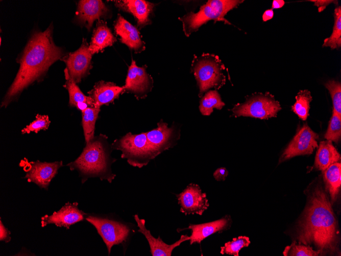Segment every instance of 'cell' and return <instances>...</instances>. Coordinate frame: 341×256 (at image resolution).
Segmentation results:
<instances>
[{
  "mask_svg": "<svg viewBox=\"0 0 341 256\" xmlns=\"http://www.w3.org/2000/svg\"><path fill=\"white\" fill-rule=\"evenodd\" d=\"M225 105L220 95L216 90H209L202 97L199 106L201 113L204 115H209L213 108L221 109Z\"/></svg>",
  "mask_w": 341,
  "mask_h": 256,
  "instance_id": "obj_27",
  "label": "cell"
},
{
  "mask_svg": "<svg viewBox=\"0 0 341 256\" xmlns=\"http://www.w3.org/2000/svg\"><path fill=\"white\" fill-rule=\"evenodd\" d=\"M53 27L33 34L20 59V67L12 84L3 99L2 107H7L23 89L40 78L50 66L63 55L61 48L53 40Z\"/></svg>",
  "mask_w": 341,
  "mask_h": 256,
  "instance_id": "obj_2",
  "label": "cell"
},
{
  "mask_svg": "<svg viewBox=\"0 0 341 256\" xmlns=\"http://www.w3.org/2000/svg\"><path fill=\"white\" fill-rule=\"evenodd\" d=\"M340 160V155L330 141L321 142L317 150L314 167L323 171L332 164Z\"/></svg>",
  "mask_w": 341,
  "mask_h": 256,
  "instance_id": "obj_23",
  "label": "cell"
},
{
  "mask_svg": "<svg viewBox=\"0 0 341 256\" xmlns=\"http://www.w3.org/2000/svg\"><path fill=\"white\" fill-rule=\"evenodd\" d=\"M338 236L337 223L331 203L322 187L316 185L299 223V243L313 244L323 255L337 249Z\"/></svg>",
  "mask_w": 341,
  "mask_h": 256,
  "instance_id": "obj_1",
  "label": "cell"
},
{
  "mask_svg": "<svg viewBox=\"0 0 341 256\" xmlns=\"http://www.w3.org/2000/svg\"><path fill=\"white\" fill-rule=\"evenodd\" d=\"M106 22L99 20L93 30L89 50L92 55L99 53L109 46H112L116 41Z\"/></svg>",
  "mask_w": 341,
  "mask_h": 256,
  "instance_id": "obj_22",
  "label": "cell"
},
{
  "mask_svg": "<svg viewBox=\"0 0 341 256\" xmlns=\"http://www.w3.org/2000/svg\"><path fill=\"white\" fill-rule=\"evenodd\" d=\"M65 73L66 81L64 87L69 94V105L75 107L81 111L89 107H93L91 99L86 96L81 90L75 81Z\"/></svg>",
  "mask_w": 341,
  "mask_h": 256,
  "instance_id": "obj_25",
  "label": "cell"
},
{
  "mask_svg": "<svg viewBox=\"0 0 341 256\" xmlns=\"http://www.w3.org/2000/svg\"><path fill=\"white\" fill-rule=\"evenodd\" d=\"M114 26L115 32L119 36L121 43L125 44L135 53H140L145 50V43L141 39L138 30L120 14H118Z\"/></svg>",
  "mask_w": 341,
  "mask_h": 256,
  "instance_id": "obj_18",
  "label": "cell"
},
{
  "mask_svg": "<svg viewBox=\"0 0 341 256\" xmlns=\"http://www.w3.org/2000/svg\"><path fill=\"white\" fill-rule=\"evenodd\" d=\"M23 169L26 172L25 178L32 182L41 188L47 190L48 185L58 173V169L63 166L62 161L52 162L23 161Z\"/></svg>",
  "mask_w": 341,
  "mask_h": 256,
  "instance_id": "obj_13",
  "label": "cell"
},
{
  "mask_svg": "<svg viewBox=\"0 0 341 256\" xmlns=\"http://www.w3.org/2000/svg\"><path fill=\"white\" fill-rule=\"evenodd\" d=\"M108 12V9L102 1H80L76 12V19L81 25L85 26L89 31L94 20L104 16Z\"/></svg>",
  "mask_w": 341,
  "mask_h": 256,
  "instance_id": "obj_19",
  "label": "cell"
},
{
  "mask_svg": "<svg viewBox=\"0 0 341 256\" xmlns=\"http://www.w3.org/2000/svg\"><path fill=\"white\" fill-rule=\"evenodd\" d=\"M180 212L187 215H202L209 206L207 195L195 183L189 184L180 193L176 194Z\"/></svg>",
  "mask_w": 341,
  "mask_h": 256,
  "instance_id": "obj_10",
  "label": "cell"
},
{
  "mask_svg": "<svg viewBox=\"0 0 341 256\" xmlns=\"http://www.w3.org/2000/svg\"><path fill=\"white\" fill-rule=\"evenodd\" d=\"M86 214L79 209L78 202H67L58 211L54 212L51 215H45L42 217L41 227L54 224L58 227L68 229L71 225L85 219Z\"/></svg>",
  "mask_w": 341,
  "mask_h": 256,
  "instance_id": "obj_15",
  "label": "cell"
},
{
  "mask_svg": "<svg viewBox=\"0 0 341 256\" xmlns=\"http://www.w3.org/2000/svg\"><path fill=\"white\" fill-rule=\"evenodd\" d=\"M323 172L326 190L330 195L332 203L337 199L341 185V164L335 162Z\"/></svg>",
  "mask_w": 341,
  "mask_h": 256,
  "instance_id": "obj_24",
  "label": "cell"
},
{
  "mask_svg": "<svg viewBox=\"0 0 341 256\" xmlns=\"http://www.w3.org/2000/svg\"><path fill=\"white\" fill-rule=\"evenodd\" d=\"M100 108L89 107L82 111V125L83 129L85 143L94 136L95 124Z\"/></svg>",
  "mask_w": 341,
  "mask_h": 256,
  "instance_id": "obj_26",
  "label": "cell"
},
{
  "mask_svg": "<svg viewBox=\"0 0 341 256\" xmlns=\"http://www.w3.org/2000/svg\"><path fill=\"white\" fill-rule=\"evenodd\" d=\"M146 135L155 157L173 148L180 138L179 129L175 126L168 127L167 124L162 120L158 123L156 128L147 132Z\"/></svg>",
  "mask_w": 341,
  "mask_h": 256,
  "instance_id": "obj_12",
  "label": "cell"
},
{
  "mask_svg": "<svg viewBox=\"0 0 341 256\" xmlns=\"http://www.w3.org/2000/svg\"><path fill=\"white\" fill-rule=\"evenodd\" d=\"M319 135L305 124L298 130L296 135L284 150L279 164L296 156L309 155L318 147Z\"/></svg>",
  "mask_w": 341,
  "mask_h": 256,
  "instance_id": "obj_9",
  "label": "cell"
},
{
  "mask_svg": "<svg viewBox=\"0 0 341 256\" xmlns=\"http://www.w3.org/2000/svg\"><path fill=\"white\" fill-rule=\"evenodd\" d=\"M112 149L121 152V157L131 166L141 168L155 158L149 143L146 132L133 134L128 132L111 144Z\"/></svg>",
  "mask_w": 341,
  "mask_h": 256,
  "instance_id": "obj_6",
  "label": "cell"
},
{
  "mask_svg": "<svg viewBox=\"0 0 341 256\" xmlns=\"http://www.w3.org/2000/svg\"><path fill=\"white\" fill-rule=\"evenodd\" d=\"M225 69L224 64L217 55L209 53L194 55L191 69L197 81L200 97L210 88L218 89L225 84Z\"/></svg>",
  "mask_w": 341,
  "mask_h": 256,
  "instance_id": "obj_5",
  "label": "cell"
},
{
  "mask_svg": "<svg viewBox=\"0 0 341 256\" xmlns=\"http://www.w3.org/2000/svg\"><path fill=\"white\" fill-rule=\"evenodd\" d=\"M281 109L279 102L270 93H255L243 103H238L232 109L235 117H250L267 119L276 117Z\"/></svg>",
  "mask_w": 341,
  "mask_h": 256,
  "instance_id": "obj_7",
  "label": "cell"
},
{
  "mask_svg": "<svg viewBox=\"0 0 341 256\" xmlns=\"http://www.w3.org/2000/svg\"><path fill=\"white\" fill-rule=\"evenodd\" d=\"M228 175V171L225 168H217L213 173L214 179L218 181H224Z\"/></svg>",
  "mask_w": 341,
  "mask_h": 256,
  "instance_id": "obj_36",
  "label": "cell"
},
{
  "mask_svg": "<svg viewBox=\"0 0 341 256\" xmlns=\"http://www.w3.org/2000/svg\"><path fill=\"white\" fill-rule=\"evenodd\" d=\"M85 220L95 227L107 246L109 255L113 245L126 242L131 235V229L128 225L113 219L86 214Z\"/></svg>",
  "mask_w": 341,
  "mask_h": 256,
  "instance_id": "obj_8",
  "label": "cell"
},
{
  "mask_svg": "<svg viewBox=\"0 0 341 256\" xmlns=\"http://www.w3.org/2000/svg\"><path fill=\"white\" fill-rule=\"evenodd\" d=\"M92 54L89 50V45L85 39L79 49L70 53L64 59L67 66L64 72L72 78L76 83L81 82L87 76L91 68Z\"/></svg>",
  "mask_w": 341,
  "mask_h": 256,
  "instance_id": "obj_14",
  "label": "cell"
},
{
  "mask_svg": "<svg viewBox=\"0 0 341 256\" xmlns=\"http://www.w3.org/2000/svg\"><path fill=\"white\" fill-rule=\"evenodd\" d=\"M334 24L331 36L325 39L323 46L330 47L331 49H338L341 46V7L338 6L334 10Z\"/></svg>",
  "mask_w": 341,
  "mask_h": 256,
  "instance_id": "obj_29",
  "label": "cell"
},
{
  "mask_svg": "<svg viewBox=\"0 0 341 256\" xmlns=\"http://www.w3.org/2000/svg\"><path fill=\"white\" fill-rule=\"evenodd\" d=\"M134 217L139 227L138 231L143 234L147 239L153 256H171L176 247L190 239V236L182 235L179 240L172 244H167L162 241L160 236L158 238L153 236L150 231L146 228L144 219H140L138 215H134Z\"/></svg>",
  "mask_w": 341,
  "mask_h": 256,
  "instance_id": "obj_17",
  "label": "cell"
},
{
  "mask_svg": "<svg viewBox=\"0 0 341 256\" xmlns=\"http://www.w3.org/2000/svg\"><path fill=\"white\" fill-rule=\"evenodd\" d=\"M285 4L283 0H274L272 3V9L282 8Z\"/></svg>",
  "mask_w": 341,
  "mask_h": 256,
  "instance_id": "obj_39",
  "label": "cell"
},
{
  "mask_svg": "<svg viewBox=\"0 0 341 256\" xmlns=\"http://www.w3.org/2000/svg\"><path fill=\"white\" fill-rule=\"evenodd\" d=\"M114 2L116 7L134 16L139 29L151 24L150 16L155 6L154 4L144 0H122Z\"/></svg>",
  "mask_w": 341,
  "mask_h": 256,
  "instance_id": "obj_21",
  "label": "cell"
},
{
  "mask_svg": "<svg viewBox=\"0 0 341 256\" xmlns=\"http://www.w3.org/2000/svg\"><path fill=\"white\" fill-rule=\"evenodd\" d=\"M341 137V116L334 110L330 119L328 127L325 134L327 141L338 143Z\"/></svg>",
  "mask_w": 341,
  "mask_h": 256,
  "instance_id": "obj_31",
  "label": "cell"
},
{
  "mask_svg": "<svg viewBox=\"0 0 341 256\" xmlns=\"http://www.w3.org/2000/svg\"><path fill=\"white\" fill-rule=\"evenodd\" d=\"M284 256H317L320 252L314 250L309 245L297 244L295 242L286 247L283 252Z\"/></svg>",
  "mask_w": 341,
  "mask_h": 256,
  "instance_id": "obj_32",
  "label": "cell"
},
{
  "mask_svg": "<svg viewBox=\"0 0 341 256\" xmlns=\"http://www.w3.org/2000/svg\"><path fill=\"white\" fill-rule=\"evenodd\" d=\"M124 86H119L115 83L104 81L96 83L93 88L88 92L94 107L100 108L103 105L113 103L120 94L124 92Z\"/></svg>",
  "mask_w": 341,
  "mask_h": 256,
  "instance_id": "obj_20",
  "label": "cell"
},
{
  "mask_svg": "<svg viewBox=\"0 0 341 256\" xmlns=\"http://www.w3.org/2000/svg\"><path fill=\"white\" fill-rule=\"evenodd\" d=\"M147 66H137L132 59L124 85V92L133 94L137 99H144L153 87V79L146 70Z\"/></svg>",
  "mask_w": 341,
  "mask_h": 256,
  "instance_id": "obj_11",
  "label": "cell"
},
{
  "mask_svg": "<svg viewBox=\"0 0 341 256\" xmlns=\"http://www.w3.org/2000/svg\"><path fill=\"white\" fill-rule=\"evenodd\" d=\"M106 135L100 134L86 143L80 155L67 165L71 171L77 170L84 183L89 178L98 177L111 183L116 175L112 173L111 165L116 159L112 158V150Z\"/></svg>",
  "mask_w": 341,
  "mask_h": 256,
  "instance_id": "obj_3",
  "label": "cell"
},
{
  "mask_svg": "<svg viewBox=\"0 0 341 256\" xmlns=\"http://www.w3.org/2000/svg\"><path fill=\"white\" fill-rule=\"evenodd\" d=\"M274 16V11L273 9H267L264 11L262 15V20L263 21H266L272 19Z\"/></svg>",
  "mask_w": 341,
  "mask_h": 256,
  "instance_id": "obj_38",
  "label": "cell"
},
{
  "mask_svg": "<svg viewBox=\"0 0 341 256\" xmlns=\"http://www.w3.org/2000/svg\"><path fill=\"white\" fill-rule=\"evenodd\" d=\"M50 121L48 115L37 114L36 119L21 130L22 134L30 133L32 132L38 133L39 131L48 129Z\"/></svg>",
  "mask_w": 341,
  "mask_h": 256,
  "instance_id": "obj_34",
  "label": "cell"
},
{
  "mask_svg": "<svg viewBox=\"0 0 341 256\" xmlns=\"http://www.w3.org/2000/svg\"><path fill=\"white\" fill-rule=\"evenodd\" d=\"M314 3V5L319 7V11H323L327 6L332 3H334L335 1H328V0H318V1H310Z\"/></svg>",
  "mask_w": 341,
  "mask_h": 256,
  "instance_id": "obj_37",
  "label": "cell"
},
{
  "mask_svg": "<svg viewBox=\"0 0 341 256\" xmlns=\"http://www.w3.org/2000/svg\"><path fill=\"white\" fill-rule=\"evenodd\" d=\"M243 2L238 0H209L200 7L198 12H190L178 19L182 23L185 35L188 37L210 20L222 21L225 24L231 25L224 18L225 15Z\"/></svg>",
  "mask_w": 341,
  "mask_h": 256,
  "instance_id": "obj_4",
  "label": "cell"
},
{
  "mask_svg": "<svg viewBox=\"0 0 341 256\" xmlns=\"http://www.w3.org/2000/svg\"><path fill=\"white\" fill-rule=\"evenodd\" d=\"M232 222L231 217L226 215L222 218L213 221L201 224H189L187 228L178 229V232L185 229H190V244H200L209 236L216 232H221L228 229Z\"/></svg>",
  "mask_w": 341,
  "mask_h": 256,
  "instance_id": "obj_16",
  "label": "cell"
},
{
  "mask_svg": "<svg viewBox=\"0 0 341 256\" xmlns=\"http://www.w3.org/2000/svg\"><path fill=\"white\" fill-rule=\"evenodd\" d=\"M10 231L4 226L1 219L0 221V240L8 243L11 240Z\"/></svg>",
  "mask_w": 341,
  "mask_h": 256,
  "instance_id": "obj_35",
  "label": "cell"
},
{
  "mask_svg": "<svg viewBox=\"0 0 341 256\" xmlns=\"http://www.w3.org/2000/svg\"><path fill=\"white\" fill-rule=\"evenodd\" d=\"M296 100L291 109L301 119L305 121L309 115L310 103L312 100L310 92L308 90H300L296 96Z\"/></svg>",
  "mask_w": 341,
  "mask_h": 256,
  "instance_id": "obj_28",
  "label": "cell"
},
{
  "mask_svg": "<svg viewBox=\"0 0 341 256\" xmlns=\"http://www.w3.org/2000/svg\"><path fill=\"white\" fill-rule=\"evenodd\" d=\"M250 243L249 238L245 236L234 238L231 241L226 242L221 247L220 253L239 256V251L243 247H248Z\"/></svg>",
  "mask_w": 341,
  "mask_h": 256,
  "instance_id": "obj_30",
  "label": "cell"
},
{
  "mask_svg": "<svg viewBox=\"0 0 341 256\" xmlns=\"http://www.w3.org/2000/svg\"><path fill=\"white\" fill-rule=\"evenodd\" d=\"M329 90L333 102V110L341 116V84L334 80H328L325 84Z\"/></svg>",
  "mask_w": 341,
  "mask_h": 256,
  "instance_id": "obj_33",
  "label": "cell"
}]
</instances>
